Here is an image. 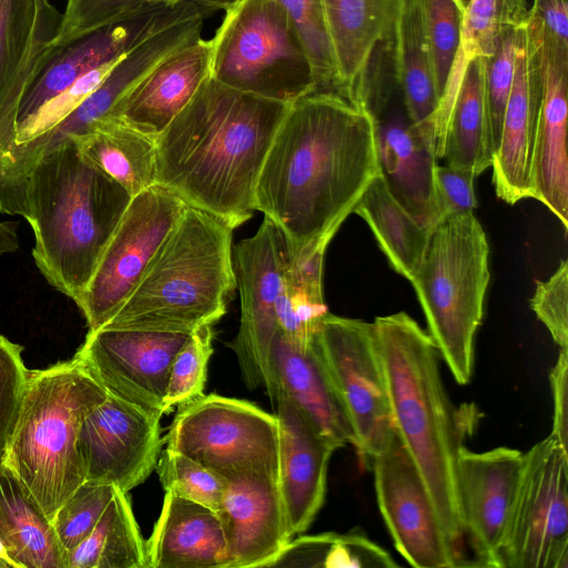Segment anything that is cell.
I'll return each mask as SVG.
<instances>
[{
    "label": "cell",
    "mask_w": 568,
    "mask_h": 568,
    "mask_svg": "<svg viewBox=\"0 0 568 568\" xmlns=\"http://www.w3.org/2000/svg\"><path fill=\"white\" fill-rule=\"evenodd\" d=\"M379 173L362 99L313 91L291 103L255 187V210L283 234L292 257L326 247Z\"/></svg>",
    "instance_id": "cell-1"
},
{
    "label": "cell",
    "mask_w": 568,
    "mask_h": 568,
    "mask_svg": "<svg viewBox=\"0 0 568 568\" xmlns=\"http://www.w3.org/2000/svg\"><path fill=\"white\" fill-rule=\"evenodd\" d=\"M290 105L209 77L155 140V184L236 229L255 211L258 175Z\"/></svg>",
    "instance_id": "cell-2"
},
{
    "label": "cell",
    "mask_w": 568,
    "mask_h": 568,
    "mask_svg": "<svg viewBox=\"0 0 568 568\" xmlns=\"http://www.w3.org/2000/svg\"><path fill=\"white\" fill-rule=\"evenodd\" d=\"M373 325L395 429L448 541L469 564L462 547L465 534L457 488L463 432L443 383L439 352L428 332L405 312L378 316Z\"/></svg>",
    "instance_id": "cell-3"
},
{
    "label": "cell",
    "mask_w": 568,
    "mask_h": 568,
    "mask_svg": "<svg viewBox=\"0 0 568 568\" xmlns=\"http://www.w3.org/2000/svg\"><path fill=\"white\" fill-rule=\"evenodd\" d=\"M132 195L87 161L75 140L43 156L26 186L32 256L57 291L77 303Z\"/></svg>",
    "instance_id": "cell-4"
},
{
    "label": "cell",
    "mask_w": 568,
    "mask_h": 568,
    "mask_svg": "<svg viewBox=\"0 0 568 568\" xmlns=\"http://www.w3.org/2000/svg\"><path fill=\"white\" fill-rule=\"evenodd\" d=\"M233 231L186 206L135 290L102 327L191 334L214 325L236 287Z\"/></svg>",
    "instance_id": "cell-5"
},
{
    "label": "cell",
    "mask_w": 568,
    "mask_h": 568,
    "mask_svg": "<svg viewBox=\"0 0 568 568\" xmlns=\"http://www.w3.org/2000/svg\"><path fill=\"white\" fill-rule=\"evenodd\" d=\"M106 396L77 357L28 371L3 464L30 489L50 520L85 480L79 432L84 417Z\"/></svg>",
    "instance_id": "cell-6"
},
{
    "label": "cell",
    "mask_w": 568,
    "mask_h": 568,
    "mask_svg": "<svg viewBox=\"0 0 568 568\" xmlns=\"http://www.w3.org/2000/svg\"><path fill=\"white\" fill-rule=\"evenodd\" d=\"M489 246L473 212L438 223L410 278L428 334L459 385L474 373L475 336L489 283Z\"/></svg>",
    "instance_id": "cell-7"
},
{
    "label": "cell",
    "mask_w": 568,
    "mask_h": 568,
    "mask_svg": "<svg viewBox=\"0 0 568 568\" xmlns=\"http://www.w3.org/2000/svg\"><path fill=\"white\" fill-rule=\"evenodd\" d=\"M211 38V78L291 104L317 91L294 22L278 0H232Z\"/></svg>",
    "instance_id": "cell-8"
},
{
    "label": "cell",
    "mask_w": 568,
    "mask_h": 568,
    "mask_svg": "<svg viewBox=\"0 0 568 568\" xmlns=\"http://www.w3.org/2000/svg\"><path fill=\"white\" fill-rule=\"evenodd\" d=\"M163 444L224 480L246 471L277 477V418L246 400L203 394L179 405Z\"/></svg>",
    "instance_id": "cell-9"
},
{
    "label": "cell",
    "mask_w": 568,
    "mask_h": 568,
    "mask_svg": "<svg viewBox=\"0 0 568 568\" xmlns=\"http://www.w3.org/2000/svg\"><path fill=\"white\" fill-rule=\"evenodd\" d=\"M313 343L346 409L359 463L369 469L396 432L374 325L327 313Z\"/></svg>",
    "instance_id": "cell-10"
},
{
    "label": "cell",
    "mask_w": 568,
    "mask_h": 568,
    "mask_svg": "<svg viewBox=\"0 0 568 568\" xmlns=\"http://www.w3.org/2000/svg\"><path fill=\"white\" fill-rule=\"evenodd\" d=\"M498 568H568V452L552 434L524 453Z\"/></svg>",
    "instance_id": "cell-11"
},
{
    "label": "cell",
    "mask_w": 568,
    "mask_h": 568,
    "mask_svg": "<svg viewBox=\"0 0 568 568\" xmlns=\"http://www.w3.org/2000/svg\"><path fill=\"white\" fill-rule=\"evenodd\" d=\"M185 207L156 184L132 197L75 303L89 332L105 325L129 298Z\"/></svg>",
    "instance_id": "cell-12"
},
{
    "label": "cell",
    "mask_w": 568,
    "mask_h": 568,
    "mask_svg": "<svg viewBox=\"0 0 568 568\" xmlns=\"http://www.w3.org/2000/svg\"><path fill=\"white\" fill-rule=\"evenodd\" d=\"M234 272L241 297V321L230 347L245 385L271 387L270 354L277 332L276 301L290 251L277 226L264 216L253 236L234 248Z\"/></svg>",
    "instance_id": "cell-13"
},
{
    "label": "cell",
    "mask_w": 568,
    "mask_h": 568,
    "mask_svg": "<svg viewBox=\"0 0 568 568\" xmlns=\"http://www.w3.org/2000/svg\"><path fill=\"white\" fill-rule=\"evenodd\" d=\"M377 505L396 550L415 568L469 566L448 541L397 432L369 465Z\"/></svg>",
    "instance_id": "cell-14"
},
{
    "label": "cell",
    "mask_w": 568,
    "mask_h": 568,
    "mask_svg": "<svg viewBox=\"0 0 568 568\" xmlns=\"http://www.w3.org/2000/svg\"><path fill=\"white\" fill-rule=\"evenodd\" d=\"M189 336L102 327L88 332L74 357L109 394L162 416L170 368Z\"/></svg>",
    "instance_id": "cell-15"
},
{
    "label": "cell",
    "mask_w": 568,
    "mask_h": 568,
    "mask_svg": "<svg viewBox=\"0 0 568 568\" xmlns=\"http://www.w3.org/2000/svg\"><path fill=\"white\" fill-rule=\"evenodd\" d=\"M161 415L108 393L82 420L78 448L85 480L128 494L155 469Z\"/></svg>",
    "instance_id": "cell-16"
},
{
    "label": "cell",
    "mask_w": 568,
    "mask_h": 568,
    "mask_svg": "<svg viewBox=\"0 0 568 568\" xmlns=\"http://www.w3.org/2000/svg\"><path fill=\"white\" fill-rule=\"evenodd\" d=\"M523 462L524 453L505 446L476 453L463 445L459 450L458 498L473 566L498 568Z\"/></svg>",
    "instance_id": "cell-17"
},
{
    "label": "cell",
    "mask_w": 568,
    "mask_h": 568,
    "mask_svg": "<svg viewBox=\"0 0 568 568\" xmlns=\"http://www.w3.org/2000/svg\"><path fill=\"white\" fill-rule=\"evenodd\" d=\"M540 79V105L530 165L531 197L568 227L567 71L568 49L560 47L531 16Z\"/></svg>",
    "instance_id": "cell-18"
},
{
    "label": "cell",
    "mask_w": 568,
    "mask_h": 568,
    "mask_svg": "<svg viewBox=\"0 0 568 568\" xmlns=\"http://www.w3.org/2000/svg\"><path fill=\"white\" fill-rule=\"evenodd\" d=\"M226 538L227 567H271L291 541L277 477L246 471L225 479L217 511Z\"/></svg>",
    "instance_id": "cell-19"
},
{
    "label": "cell",
    "mask_w": 568,
    "mask_h": 568,
    "mask_svg": "<svg viewBox=\"0 0 568 568\" xmlns=\"http://www.w3.org/2000/svg\"><path fill=\"white\" fill-rule=\"evenodd\" d=\"M61 21L51 0H0V153L16 141L20 103Z\"/></svg>",
    "instance_id": "cell-20"
},
{
    "label": "cell",
    "mask_w": 568,
    "mask_h": 568,
    "mask_svg": "<svg viewBox=\"0 0 568 568\" xmlns=\"http://www.w3.org/2000/svg\"><path fill=\"white\" fill-rule=\"evenodd\" d=\"M537 45L530 14L517 27L516 69L493 154V184L508 204L531 197L530 165L540 105Z\"/></svg>",
    "instance_id": "cell-21"
},
{
    "label": "cell",
    "mask_w": 568,
    "mask_h": 568,
    "mask_svg": "<svg viewBox=\"0 0 568 568\" xmlns=\"http://www.w3.org/2000/svg\"><path fill=\"white\" fill-rule=\"evenodd\" d=\"M277 485L291 535L304 532L322 508L327 469L335 452L301 410L277 394Z\"/></svg>",
    "instance_id": "cell-22"
},
{
    "label": "cell",
    "mask_w": 568,
    "mask_h": 568,
    "mask_svg": "<svg viewBox=\"0 0 568 568\" xmlns=\"http://www.w3.org/2000/svg\"><path fill=\"white\" fill-rule=\"evenodd\" d=\"M403 0H321L337 93L351 101L367 90V72L379 43L392 39Z\"/></svg>",
    "instance_id": "cell-23"
},
{
    "label": "cell",
    "mask_w": 568,
    "mask_h": 568,
    "mask_svg": "<svg viewBox=\"0 0 568 568\" xmlns=\"http://www.w3.org/2000/svg\"><path fill=\"white\" fill-rule=\"evenodd\" d=\"M270 398L286 396L334 449L354 445L342 399L314 346L300 348L276 332L270 354Z\"/></svg>",
    "instance_id": "cell-24"
},
{
    "label": "cell",
    "mask_w": 568,
    "mask_h": 568,
    "mask_svg": "<svg viewBox=\"0 0 568 568\" xmlns=\"http://www.w3.org/2000/svg\"><path fill=\"white\" fill-rule=\"evenodd\" d=\"M211 40L202 37L181 48L125 95L106 118L156 140L211 75Z\"/></svg>",
    "instance_id": "cell-25"
},
{
    "label": "cell",
    "mask_w": 568,
    "mask_h": 568,
    "mask_svg": "<svg viewBox=\"0 0 568 568\" xmlns=\"http://www.w3.org/2000/svg\"><path fill=\"white\" fill-rule=\"evenodd\" d=\"M146 544L149 568H226L227 545L217 511L165 491Z\"/></svg>",
    "instance_id": "cell-26"
},
{
    "label": "cell",
    "mask_w": 568,
    "mask_h": 568,
    "mask_svg": "<svg viewBox=\"0 0 568 568\" xmlns=\"http://www.w3.org/2000/svg\"><path fill=\"white\" fill-rule=\"evenodd\" d=\"M0 544L14 568H68L51 520L6 464L0 465Z\"/></svg>",
    "instance_id": "cell-27"
},
{
    "label": "cell",
    "mask_w": 568,
    "mask_h": 568,
    "mask_svg": "<svg viewBox=\"0 0 568 568\" xmlns=\"http://www.w3.org/2000/svg\"><path fill=\"white\" fill-rule=\"evenodd\" d=\"M488 60L475 59L465 73L435 146V159L475 178L491 165L494 148L486 102Z\"/></svg>",
    "instance_id": "cell-28"
},
{
    "label": "cell",
    "mask_w": 568,
    "mask_h": 568,
    "mask_svg": "<svg viewBox=\"0 0 568 568\" xmlns=\"http://www.w3.org/2000/svg\"><path fill=\"white\" fill-rule=\"evenodd\" d=\"M392 40L396 82L403 103L433 153V118L438 93L416 0H403Z\"/></svg>",
    "instance_id": "cell-29"
},
{
    "label": "cell",
    "mask_w": 568,
    "mask_h": 568,
    "mask_svg": "<svg viewBox=\"0 0 568 568\" xmlns=\"http://www.w3.org/2000/svg\"><path fill=\"white\" fill-rule=\"evenodd\" d=\"M352 213L367 223L392 268L410 281L434 229L420 223L396 200L381 173L367 184Z\"/></svg>",
    "instance_id": "cell-30"
},
{
    "label": "cell",
    "mask_w": 568,
    "mask_h": 568,
    "mask_svg": "<svg viewBox=\"0 0 568 568\" xmlns=\"http://www.w3.org/2000/svg\"><path fill=\"white\" fill-rule=\"evenodd\" d=\"M75 141L82 156L132 197L155 184V140L106 118Z\"/></svg>",
    "instance_id": "cell-31"
},
{
    "label": "cell",
    "mask_w": 568,
    "mask_h": 568,
    "mask_svg": "<svg viewBox=\"0 0 568 568\" xmlns=\"http://www.w3.org/2000/svg\"><path fill=\"white\" fill-rule=\"evenodd\" d=\"M68 568H149L128 494L118 489L91 534L67 551Z\"/></svg>",
    "instance_id": "cell-32"
},
{
    "label": "cell",
    "mask_w": 568,
    "mask_h": 568,
    "mask_svg": "<svg viewBox=\"0 0 568 568\" xmlns=\"http://www.w3.org/2000/svg\"><path fill=\"white\" fill-rule=\"evenodd\" d=\"M506 20L505 0H469L462 14L458 45L433 118V154L469 64L490 59Z\"/></svg>",
    "instance_id": "cell-33"
},
{
    "label": "cell",
    "mask_w": 568,
    "mask_h": 568,
    "mask_svg": "<svg viewBox=\"0 0 568 568\" xmlns=\"http://www.w3.org/2000/svg\"><path fill=\"white\" fill-rule=\"evenodd\" d=\"M271 567L394 568L398 564L365 532L354 529L291 540Z\"/></svg>",
    "instance_id": "cell-34"
},
{
    "label": "cell",
    "mask_w": 568,
    "mask_h": 568,
    "mask_svg": "<svg viewBox=\"0 0 568 568\" xmlns=\"http://www.w3.org/2000/svg\"><path fill=\"white\" fill-rule=\"evenodd\" d=\"M275 310L277 332L294 346L308 347L328 313L322 283L296 276L286 264Z\"/></svg>",
    "instance_id": "cell-35"
},
{
    "label": "cell",
    "mask_w": 568,
    "mask_h": 568,
    "mask_svg": "<svg viewBox=\"0 0 568 568\" xmlns=\"http://www.w3.org/2000/svg\"><path fill=\"white\" fill-rule=\"evenodd\" d=\"M182 1L185 0H67L53 47L143 12Z\"/></svg>",
    "instance_id": "cell-36"
},
{
    "label": "cell",
    "mask_w": 568,
    "mask_h": 568,
    "mask_svg": "<svg viewBox=\"0 0 568 568\" xmlns=\"http://www.w3.org/2000/svg\"><path fill=\"white\" fill-rule=\"evenodd\" d=\"M438 100L454 59L465 3L462 0H416Z\"/></svg>",
    "instance_id": "cell-37"
},
{
    "label": "cell",
    "mask_w": 568,
    "mask_h": 568,
    "mask_svg": "<svg viewBox=\"0 0 568 568\" xmlns=\"http://www.w3.org/2000/svg\"><path fill=\"white\" fill-rule=\"evenodd\" d=\"M155 469L165 491L219 511L225 487L221 476L168 448L161 452Z\"/></svg>",
    "instance_id": "cell-38"
},
{
    "label": "cell",
    "mask_w": 568,
    "mask_h": 568,
    "mask_svg": "<svg viewBox=\"0 0 568 568\" xmlns=\"http://www.w3.org/2000/svg\"><path fill=\"white\" fill-rule=\"evenodd\" d=\"M213 326L204 325L192 332L174 356L164 396V414L203 395L207 364L213 353Z\"/></svg>",
    "instance_id": "cell-39"
},
{
    "label": "cell",
    "mask_w": 568,
    "mask_h": 568,
    "mask_svg": "<svg viewBox=\"0 0 568 568\" xmlns=\"http://www.w3.org/2000/svg\"><path fill=\"white\" fill-rule=\"evenodd\" d=\"M116 490L111 485L84 480L57 510L51 523L65 551L91 534Z\"/></svg>",
    "instance_id": "cell-40"
},
{
    "label": "cell",
    "mask_w": 568,
    "mask_h": 568,
    "mask_svg": "<svg viewBox=\"0 0 568 568\" xmlns=\"http://www.w3.org/2000/svg\"><path fill=\"white\" fill-rule=\"evenodd\" d=\"M291 16L310 60L316 90L335 91L336 79L323 23L321 0H278Z\"/></svg>",
    "instance_id": "cell-41"
},
{
    "label": "cell",
    "mask_w": 568,
    "mask_h": 568,
    "mask_svg": "<svg viewBox=\"0 0 568 568\" xmlns=\"http://www.w3.org/2000/svg\"><path fill=\"white\" fill-rule=\"evenodd\" d=\"M519 22L504 24L496 50L487 64L486 102L494 152L498 145L503 116L515 78Z\"/></svg>",
    "instance_id": "cell-42"
},
{
    "label": "cell",
    "mask_w": 568,
    "mask_h": 568,
    "mask_svg": "<svg viewBox=\"0 0 568 568\" xmlns=\"http://www.w3.org/2000/svg\"><path fill=\"white\" fill-rule=\"evenodd\" d=\"M22 347L0 335V465L4 463L16 428L28 369L21 358Z\"/></svg>",
    "instance_id": "cell-43"
},
{
    "label": "cell",
    "mask_w": 568,
    "mask_h": 568,
    "mask_svg": "<svg viewBox=\"0 0 568 568\" xmlns=\"http://www.w3.org/2000/svg\"><path fill=\"white\" fill-rule=\"evenodd\" d=\"M530 308L560 348H568V262L561 261L545 282L536 283Z\"/></svg>",
    "instance_id": "cell-44"
},
{
    "label": "cell",
    "mask_w": 568,
    "mask_h": 568,
    "mask_svg": "<svg viewBox=\"0 0 568 568\" xmlns=\"http://www.w3.org/2000/svg\"><path fill=\"white\" fill-rule=\"evenodd\" d=\"M474 179L468 171L438 162L434 165L432 189L438 223L450 216L474 212L477 206Z\"/></svg>",
    "instance_id": "cell-45"
},
{
    "label": "cell",
    "mask_w": 568,
    "mask_h": 568,
    "mask_svg": "<svg viewBox=\"0 0 568 568\" xmlns=\"http://www.w3.org/2000/svg\"><path fill=\"white\" fill-rule=\"evenodd\" d=\"M554 415L551 433L568 452V348H560L549 374Z\"/></svg>",
    "instance_id": "cell-46"
},
{
    "label": "cell",
    "mask_w": 568,
    "mask_h": 568,
    "mask_svg": "<svg viewBox=\"0 0 568 568\" xmlns=\"http://www.w3.org/2000/svg\"><path fill=\"white\" fill-rule=\"evenodd\" d=\"M17 229L18 222H0V256L7 253H13L19 248Z\"/></svg>",
    "instance_id": "cell-47"
},
{
    "label": "cell",
    "mask_w": 568,
    "mask_h": 568,
    "mask_svg": "<svg viewBox=\"0 0 568 568\" xmlns=\"http://www.w3.org/2000/svg\"><path fill=\"white\" fill-rule=\"evenodd\" d=\"M506 12L509 20L519 21L528 16L524 0H505Z\"/></svg>",
    "instance_id": "cell-48"
},
{
    "label": "cell",
    "mask_w": 568,
    "mask_h": 568,
    "mask_svg": "<svg viewBox=\"0 0 568 568\" xmlns=\"http://www.w3.org/2000/svg\"><path fill=\"white\" fill-rule=\"evenodd\" d=\"M0 568H14L13 564L8 559L1 544H0Z\"/></svg>",
    "instance_id": "cell-49"
},
{
    "label": "cell",
    "mask_w": 568,
    "mask_h": 568,
    "mask_svg": "<svg viewBox=\"0 0 568 568\" xmlns=\"http://www.w3.org/2000/svg\"><path fill=\"white\" fill-rule=\"evenodd\" d=\"M462 1H463V2L465 3V6H466V3H467L469 0H462ZM505 7H506V3H505Z\"/></svg>",
    "instance_id": "cell-50"
}]
</instances>
